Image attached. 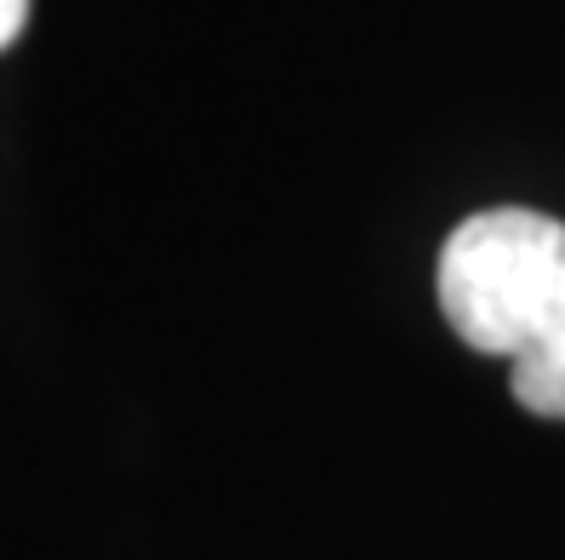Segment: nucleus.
Segmentation results:
<instances>
[{"instance_id":"nucleus-1","label":"nucleus","mask_w":565,"mask_h":560,"mask_svg":"<svg viewBox=\"0 0 565 560\" xmlns=\"http://www.w3.org/2000/svg\"><path fill=\"white\" fill-rule=\"evenodd\" d=\"M440 315L480 355L514 367V401L565 418V223L497 207L475 212L440 246Z\"/></svg>"},{"instance_id":"nucleus-2","label":"nucleus","mask_w":565,"mask_h":560,"mask_svg":"<svg viewBox=\"0 0 565 560\" xmlns=\"http://www.w3.org/2000/svg\"><path fill=\"white\" fill-rule=\"evenodd\" d=\"M23 18H29V0H0V46L23 35Z\"/></svg>"}]
</instances>
